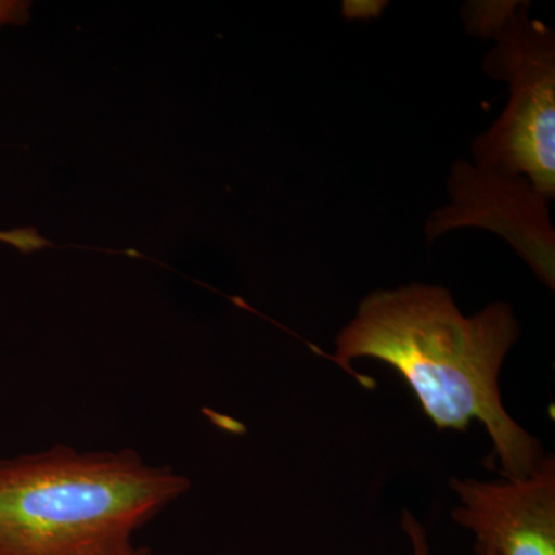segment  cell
Wrapping results in <instances>:
<instances>
[{
    "label": "cell",
    "instance_id": "8992f818",
    "mask_svg": "<svg viewBox=\"0 0 555 555\" xmlns=\"http://www.w3.org/2000/svg\"><path fill=\"white\" fill-rule=\"evenodd\" d=\"M401 528H403L404 534L408 535L409 542L412 546V555H430L429 542H427L426 529L409 511H404L401 516ZM477 555H495L485 551V553H478Z\"/></svg>",
    "mask_w": 555,
    "mask_h": 555
},
{
    "label": "cell",
    "instance_id": "9c48e42d",
    "mask_svg": "<svg viewBox=\"0 0 555 555\" xmlns=\"http://www.w3.org/2000/svg\"><path fill=\"white\" fill-rule=\"evenodd\" d=\"M141 555H155V554H152V553H150V551L144 550V553H142Z\"/></svg>",
    "mask_w": 555,
    "mask_h": 555
},
{
    "label": "cell",
    "instance_id": "5b68a950",
    "mask_svg": "<svg viewBox=\"0 0 555 555\" xmlns=\"http://www.w3.org/2000/svg\"><path fill=\"white\" fill-rule=\"evenodd\" d=\"M460 506L452 518L476 537V554L555 555V463L546 455L520 480L449 481Z\"/></svg>",
    "mask_w": 555,
    "mask_h": 555
},
{
    "label": "cell",
    "instance_id": "52a82bcc",
    "mask_svg": "<svg viewBox=\"0 0 555 555\" xmlns=\"http://www.w3.org/2000/svg\"><path fill=\"white\" fill-rule=\"evenodd\" d=\"M0 241L9 243L11 246L20 248L22 251H33L36 248L46 246V240L40 238L38 233L31 229L10 230V232H0Z\"/></svg>",
    "mask_w": 555,
    "mask_h": 555
},
{
    "label": "cell",
    "instance_id": "7a4b0ae2",
    "mask_svg": "<svg viewBox=\"0 0 555 555\" xmlns=\"http://www.w3.org/2000/svg\"><path fill=\"white\" fill-rule=\"evenodd\" d=\"M189 489L129 449L0 460V555H141L134 534Z\"/></svg>",
    "mask_w": 555,
    "mask_h": 555
},
{
    "label": "cell",
    "instance_id": "ba28073f",
    "mask_svg": "<svg viewBox=\"0 0 555 555\" xmlns=\"http://www.w3.org/2000/svg\"><path fill=\"white\" fill-rule=\"evenodd\" d=\"M27 3L16 0H0V27L24 20Z\"/></svg>",
    "mask_w": 555,
    "mask_h": 555
},
{
    "label": "cell",
    "instance_id": "3957f363",
    "mask_svg": "<svg viewBox=\"0 0 555 555\" xmlns=\"http://www.w3.org/2000/svg\"><path fill=\"white\" fill-rule=\"evenodd\" d=\"M467 31L494 40L485 72L505 80L509 101L491 129L474 141L480 169L528 179L547 199L555 195V35L516 0L469 2Z\"/></svg>",
    "mask_w": 555,
    "mask_h": 555
},
{
    "label": "cell",
    "instance_id": "6da1fadb",
    "mask_svg": "<svg viewBox=\"0 0 555 555\" xmlns=\"http://www.w3.org/2000/svg\"><path fill=\"white\" fill-rule=\"evenodd\" d=\"M518 334L506 302L466 317L447 288L415 283L361 301L339 332L334 360L347 369L357 358H374L396 369L437 429L466 430L478 420L494 443L503 478L520 480L546 455L500 396V371Z\"/></svg>",
    "mask_w": 555,
    "mask_h": 555
},
{
    "label": "cell",
    "instance_id": "277c9868",
    "mask_svg": "<svg viewBox=\"0 0 555 555\" xmlns=\"http://www.w3.org/2000/svg\"><path fill=\"white\" fill-rule=\"evenodd\" d=\"M451 203L426 225L434 241L449 230L485 228L505 236L547 287L555 286V238L545 198L526 178L459 163L449 178Z\"/></svg>",
    "mask_w": 555,
    "mask_h": 555
}]
</instances>
